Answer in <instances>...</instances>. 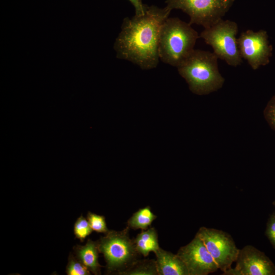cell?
<instances>
[{
    "label": "cell",
    "mask_w": 275,
    "mask_h": 275,
    "mask_svg": "<svg viewBox=\"0 0 275 275\" xmlns=\"http://www.w3.org/2000/svg\"><path fill=\"white\" fill-rule=\"evenodd\" d=\"M199 38L198 33L189 23L177 17H169L159 34V60L177 68L194 50Z\"/></svg>",
    "instance_id": "cell-3"
},
{
    "label": "cell",
    "mask_w": 275,
    "mask_h": 275,
    "mask_svg": "<svg viewBox=\"0 0 275 275\" xmlns=\"http://www.w3.org/2000/svg\"><path fill=\"white\" fill-rule=\"evenodd\" d=\"M177 255L186 265L189 275H207L218 269L203 241L197 235L189 243L180 248Z\"/></svg>",
    "instance_id": "cell-9"
},
{
    "label": "cell",
    "mask_w": 275,
    "mask_h": 275,
    "mask_svg": "<svg viewBox=\"0 0 275 275\" xmlns=\"http://www.w3.org/2000/svg\"><path fill=\"white\" fill-rule=\"evenodd\" d=\"M171 10L145 5L143 14L123 19L114 48L117 58L127 60L144 70L156 68L158 64L159 34Z\"/></svg>",
    "instance_id": "cell-1"
},
{
    "label": "cell",
    "mask_w": 275,
    "mask_h": 275,
    "mask_svg": "<svg viewBox=\"0 0 275 275\" xmlns=\"http://www.w3.org/2000/svg\"><path fill=\"white\" fill-rule=\"evenodd\" d=\"M217 59L213 52L195 49L177 67L193 93L207 95L223 87L225 79L219 71Z\"/></svg>",
    "instance_id": "cell-2"
},
{
    "label": "cell",
    "mask_w": 275,
    "mask_h": 275,
    "mask_svg": "<svg viewBox=\"0 0 275 275\" xmlns=\"http://www.w3.org/2000/svg\"><path fill=\"white\" fill-rule=\"evenodd\" d=\"M75 257L94 274H100L101 266L98 262L99 250L97 241L88 239L84 245L74 248Z\"/></svg>",
    "instance_id": "cell-12"
},
{
    "label": "cell",
    "mask_w": 275,
    "mask_h": 275,
    "mask_svg": "<svg viewBox=\"0 0 275 275\" xmlns=\"http://www.w3.org/2000/svg\"><path fill=\"white\" fill-rule=\"evenodd\" d=\"M223 272L231 268L236 262L239 251L231 236L221 230L201 227L196 234Z\"/></svg>",
    "instance_id": "cell-7"
},
{
    "label": "cell",
    "mask_w": 275,
    "mask_h": 275,
    "mask_svg": "<svg viewBox=\"0 0 275 275\" xmlns=\"http://www.w3.org/2000/svg\"><path fill=\"white\" fill-rule=\"evenodd\" d=\"M157 216L151 211L149 206L140 209L134 213L127 221V227L134 230H146L151 226Z\"/></svg>",
    "instance_id": "cell-14"
},
{
    "label": "cell",
    "mask_w": 275,
    "mask_h": 275,
    "mask_svg": "<svg viewBox=\"0 0 275 275\" xmlns=\"http://www.w3.org/2000/svg\"><path fill=\"white\" fill-rule=\"evenodd\" d=\"M154 253L158 275H189L186 265L177 254L161 248Z\"/></svg>",
    "instance_id": "cell-11"
},
{
    "label": "cell",
    "mask_w": 275,
    "mask_h": 275,
    "mask_svg": "<svg viewBox=\"0 0 275 275\" xmlns=\"http://www.w3.org/2000/svg\"><path fill=\"white\" fill-rule=\"evenodd\" d=\"M237 42L242 59H245L253 70L269 64L272 46L269 44L266 31L248 30L241 33Z\"/></svg>",
    "instance_id": "cell-8"
},
{
    "label": "cell",
    "mask_w": 275,
    "mask_h": 275,
    "mask_svg": "<svg viewBox=\"0 0 275 275\" xmlns=\"http://www.w3.org/2000/svg\"><path fill=\"white\" fill-rule=\"evenodd\" d=\"M273 204L275 206V201L273 202Z\"/></svg>",
    "instance_id": "cell-22"
},
{
    "label": "cell",
    "mask_w": 275,
    "mask_h": 275,
    "mask_svg": "<svg viewBox=\"0 0 275 275\" xmlns=\"http://www.w3.org/2000/svg\"><path fill=\"white\" fill-rule=\"evenodd\" d=\"M265 235L275 249V212L270 216L267 221Z\"/></svg>",
    "instance_id": "cell-20"
},
{
    "label": "cell",
    "mask_w": 275,
    "mask_h": 275,
    "mask_svg": "<svg viewBox=\"0 0 275 275\" xmlns=\"http://www.w3.org/2000/svg\"><path fill=\"white\" fill-rule=\"evenodd\" d=\"M133 242L138 252L144 257L151 252H156L160 248L157 233L153 227L143 230L136 235Z\"/></svg>",
    "instance_id": "cell-13"
},
{
    "label": "cell",
    "mask_w": 275,
    "mask_h": 275,
    "mask_svg": "<svg viewBox=\"0 0 275 275\" xmlns=\"http://www.w3.org/2000/svg\"><path fill=\"white\" fill-rule=\"evenodd\" d=\"M264 116L269 126L275 131V94L270 98L265 107Z\"/></svg>",
    "instance_id": "cell-19"
},
{
    "label": "cell",
    "mask_w": 275,
    "mask_h": 275,
    "mask_svg": "<svg viewBox=\"0 0 275 275\" xmlns=\"http://www.w3.org/2000/svg\"><path fill=\"white\" fill-rule=\"evenodd\" d=\"M234 268L226 275H275V265L265 254L251 245L239 250Z\"/></svg>",
    "instance_id": "cell-10"
},
{
    "label": "cell",
    "mask_w": 275,
    "mask_h": 275,
    "mask_svg": "<svg viewBox=\"0 0 275 275\" xmlns=\"http://www.w3.org/2000/svg\"><path fill=\"white\" fill-rule=\"evenodd\" d=\"M127 227L121 231H109L97 241L99 253L106 263L107 272L121 271L136 261L139 253Z\"/></svg>",
    "instance_id": "cell-5"
},
{
    "label": "cell",
    "mask_w": 275,
    "mask_h": 275,
    "mask_svg": "<svg viewBox=\"0 0 275 275\" xmlns=\"http://www.w3.org/2000/svg\"><path fill=\"white\" fill-rule=\"evenodd\" d=\"M92 231L88 219L83 216L81 215L76 219L74 225L73 232L75 237L81 242L84 241Z\"/></svg>",
    "instance_id": "cell-16"
},
{
    "label": "cell",
    "mask_w": 275,
    "mask_h": 275,
    "mask_svg": "<svg viewBox=\"0 0 275 275\" xmlns=\"http://www.w3.org/2000/svg\"><path fill=\"white\" fill-rule=\"evenodd\" d=\"M235 0H166L171 10L179 9L189 17L190 24L208 28L223 19Z\"/></svg>",
    "instance_id": "cell-6"
},
{
    "label": "cell",
    "mask_w": 275,
    "mask_h": 275,
    "mask_svg": "<svg viewBox=\"0 0 275 275\" xmlns=\"http://www.w3.org/2000/svg\"><path fill=\"white\" fill-rule=\"evenodd\" d=\"M118 273L119 274L129 275L158 274L156 261L154 260L135 261L127 268Z\"/></svg>",
    "instance_id": "cell-15"
},
{
    "label": "cell",
    "mask_w": 275,
    "mask_h": 275,
    "mask_svg": "<svg viewBox=\"0 0 275 275\" xmlns=\"http://www.w3.org/2000/svg\"><path fill=\"white\" fill-rule=\"evenodd\" d=\"M87 219L93 231L105 234L109 231L104 216L89 212Z\"/></svg>",
    "instance_id": "cell-18"
},
{
    "label": "cell",
    "mask_w": 275,
    "mask_h": 275,
    "mask_svg": "<svg viewBox=\"0 0 275 275\" xmlns=\"http://www.w3.org/2000/svg\"><path fill=\"white\" fill-rule=\"evenodd\" d=\"M238 25L236 22L223 19L208 28H204L200 38L211 46L213 53L230 66L236 67L242 63L238 48Z\"/></svg>",
    "instance_id": "cell-4"
},
{
    "label": "cell",
    "mask_w": 275,
    "mask_h": 275,
    "mask_svg": "<svg viewBox=\"0 0 275 275\" xmlns=\"http://www.w3.org/2000/svg\"><path fill=\"white\" fill-rule=\"evenodd\" d=\"M66 273L68 275H89L90 271L71 254L66 267Z\"/></svg>",
    "instance_id": "cell-17"
},
{
    "label": "cell",
    "mask_w": 275,
    "mask_h": 275,
    "mask_svg": "<svg viewBox=\"0 0 275 275\" xmlns=\"http://www.w3.org/2000/svg\"><path fill=\"white\" fill-rule=\"evenodd\" d=\"M133 6L135 9V15H140L144 12L145 5L142 3V0H128Z\"/></svg>",
    "instance_id": "cell-21"
}]
</instances>
